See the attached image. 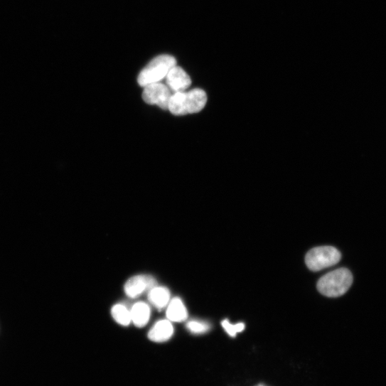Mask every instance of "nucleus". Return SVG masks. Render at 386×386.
I'll list each match as a JSON object with an SVG mask.
<instances>
[{"instance_id": "1", "label": "nucleus", "mask_w": 386, "mask_h": 386, "mask_svg": "<svg viewBox=\"0 0 386 386\" xmlns=\"http://www.w3.org/2000/svg\"><path fill=\"white\" fill-rule=\"evenodd\" d=\"M207 101L205 92L199 88L176 92L171 98L168 109L178 116L197 113L205 107Z\"/></svg>"}, {"instance_id": "6", "label": "nucleus", "mask_w": 386, "mask_h": 386, "mask_svg": "<svg viewBox=\"0 0 386 386\" xmlns=\"http://www.w3.org/2000/svg\"><path fill=\"white\" fill-rule=\"evenodd\" d=\"M156 286H157V283L153 277L139 275L129 279L125 284L124 289L128 297L136 299Z\"/></svg>"}, {"instance_id": "13", "label": "nucleus", "mask_w": 386, "mask_h": 386, "mask_svg": "<svg viewBox=\"0 0 386 386\" xmlns=\"http://www.w3.org/2000/svg\"><path fill=\"white\" fill-rule=\"evenodd\" d=\"M187 328L194 334H202L210 330V325L205 322L193 320L187 323Z\"/></svg>"}, {"instance_id": "5", "label": "nucleus", "mask_w": 386, "mask_h": 386, "mask_svg": "<svg viewBox=\"0 0 386 386\" xmlns=\"http://www.w3.org/2000/svg\"><path fill=\"white\" fill-rule=\"evenodd\" d=\"M172 95L171 89L160 82L144 87L143 99L149 104H156L166 110L168 109Z\"/></svg>"}, {"instance_id": "8", "label": "nucleus", "mask_w": 386, "mask_h": 386, "mask_svg": "<svg viewBox=\"0 0 386 386\" xmlns=\"http://www.w3.org/2000/svg\"><path fill=\"white\" fill-rule=\"evenodd\" d=\"M174 333V328L169 320L157 322L151 329L149 338L156 343H163L168 341Z\"/></svg>"}, {"instance_id": "9", "label": "nucleus", "mask_w": 386, "mask_h": 386, "mask_svg": "<svg viewBox=\"0 0 386 386\" xmlns=\"http://www.w3.org/2000/svg\"><path fill=\"white\" fill-rule=\"evenodd\" d=\"M168 320L171 322H183L188 318V311L182 300L175 298L171 300L166 311Z\"/></svg>"}, {"instance_id": "10", "label": "nucleus", "mask_w": 386, "mask_h": 386, "mask_svg": "<svg viewBox=\"0 0 386 386\" xmlns=\"http://www.w3.org/2000/svg\"><path fill=\"white\" fill-rule=\"evenodd\" d=\"M149 300L159 310H163L171 301L170 291L165 287L156 286L149 291Z\"/></svg>"}, {"instance_id": "14", "label": "nucleus", "mask_w": 386, "mask_h": 386, "mask_svg": "<svg viewBox=\"0 0 386 386\" xmlns=\"http://www.w3.org/2000/svg\"><path fill=\"white\" fill-rule=\"evenodd\" d=\"M222 326L225 331L228 333V335L232 337H235L237 333H240L245 329V325L243 323L232 325L227 320H225L222 322Z\"/></svg>"}, {"instance_id": "2", "label": "nucleus", "mask_w": 386, "mask_h": 386, "mask_svg": "<svg viewBox=\"0 0 386 386\" xmlns=\"http://www.w3.org/2000/svg\"><path fill=\"white\" fill-rule=\"evenodd\" d=\"M353 281V278L349 270L340 269L323 277L317 284V289L325 296L339 297L349 290Z\"/></svg>"}, {"instance_id": "3", "label": "nucleus", "mask_w": 386, "mask_h": 386, "mask_svg": "<svg viewBox=\"0 0 386 386\" xmlns=\"http://www.w3.org/2000/svg\"><path fill=\"white\" fill-rule=\"evenodd\" d=\"M177 65L174 57L162 55L155 58L141 72L138 82L141 87L160 82L165 79L169 71Z\"/></svg>"}, {"instance_id": "12", "label": "nucleus", "mask_w": 386, "mask_h": 386, "mask_svg": "<svg viewBox=\"0 0 386 386\" xmlns=\"http://www.w3.org/2000/svg\"><path fill=\"white\" fill-rule=\"evenodd\" d=\"M111 314L114 320L119 325L127 326L132 322L131 310L122 305L117 304L111 310Z\"/></svg>"}, {"instance_id": "7", "label": "nucleus", "mask_w": 386, "mask_h": 386, "mask_svg": "<svg viewBox=\"0 0 386 386\" xmlns=\"http://www.w3.org/2000/svg\"><path fill=\"white\" fill-rule=\"evenodd\" d=\"M166 80L167 86L174 93L184 92L192 84L190 76L183 68L177 65L169 71Z\"/></svg>"}, {"instance_id": "11", "label": "nucleus", "mask_w": 386, "mask_h": 386, "mask_svg": "<svg viewBox=\"0 0 386 386\" xmlns=\"http://www.w3.org/2000/svg\"><path fill=\"white\" fill-rule=\"evenodd\" d=\"M132 322L137 327L146 326L151 318V308L145 302L136 303L131 310Z\"/></svg>"}, {"instance_id": "15", "label": "nucleus", "mask_w": 386, "mask_h": 386, "mask_svg": "<svg viewBox=\"0 0 386 386\" xmlns=\"http://www.w3.org/2000/svg\"><path fill=\"white\" fill-rule=\"evenodd\" d=\"M257 386H265V385H257Z\"/></svg>"}, {"instance_id": "4", "label": "nucleus", "mask_w": 386, "mask_h": 386, "mask_svg": "<svg viewBox=\"0 0 386 386\" xmlns=\"http://www.w3.org/2000/svg\"><path fill=\"white\" fill-rule=\"evenodd\" d=\"M341 252L334 247L323 246L311 250L306 256V264L313 272H319L337 264Z\"/></svg>"}]
</instances>
